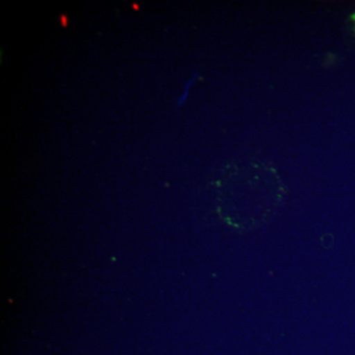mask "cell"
Wrapping results in <instances>:
<instances>
[{
	"instance_id": "obj_1",
	"label": "cell",
	"mask_w": 355,
	"mask_h": 355,
	"mask_svg": "<svg viewBox=\"0 0 355 355\" xmlns=\"http://www.w3.org/2000/svg\"><path fill=\"white\" fill-rule=\"evenodd\" d=\"M350 18H352V20L354 21V23H355V13L354 14H352V16H350Z\"/></svg>"
}]
</instances>
